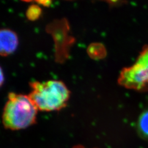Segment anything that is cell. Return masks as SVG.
<instances>
[{
  "label": "cell",
  "mask_w": 148,
  "mask_h": 148,
  "mask_svg": "<svg viewBox=\"0 0 148 148\" xmlns=\"http://www.w3.org/2000/svg\"><path fill=\"white\" fill-rule=\"evenodd\" d=\"M32 91L29 97L38 110L57 111L66 106L70 91L62 81L49 80L30 84Z\"/></svg>",
  "instance_id": "6da1fadb"
},
{
  "label": "cell",
  "mask_w": 148,
  "mask_h": 148,
  "mask_svg": "<svg viewBox=\"0 0 148 148\" xmlns=\"http://www.w3.org/2000/svg\"><path fill=\"white\" fill-rule=\"evenodd\" d=\"M137 131L140 137L148 140V109L142 112L138 117Z\"/></svg>",
  "instance_id": "5b68a950"
},
{
  "label": "cell",
  "mask_w": 148,
  "mask_h": 148,
  "mask_svg": "<svg viewBox=\"0 0 148 148\" xmlns=\"http://www.w3.org/2000/svg\"><path fill=\"white\" fill-rule=\"evenodd\" d=\"M118 82L127 89L138 92L148 90V46L143 48L135 63L122 69Z\"/></svg>",
  "instance_id": "3957f363"
},
{
  "label": "cell",
  "mask_w": 148,
  "mask_h": 148,
  "mask_svg": "<svg viewBox=\"0 0 148 148\" xmlns=\"http://www.w3.org/2000/svg\"><path fill=\"white\" fill-rule=\"evenodd\" d=\"M37 110L29 95L10 93L2 115L3 124L14 131L29 127L36 122Z\"/></svg>",
  "instance_id": "7a4b0ae2"
},
{
  "label": "cell",
  "mask_w": 148,
  "mask_h": 148,
  "mask_svg": "<svg viewBox=\"0 0 148 148\" xmlns=\"http://www.w3.org/2000/svg\"><path fill=\"white\" fill-rule=\"evenodd\" d=\"M18 45V38L16 33L10 29L1 31L0 52L2 56H7L16 51Z\"/></svg>",
  "instance_id": "277c9868"
},
{
  "label": "cell",
  "mask_w": 148,
  "mask_h": 148,
  "mask_svg": "<svg viewBox=\"0 0 148 148\" xmlns=\"http://www.w3.org/2000/svg\"><path fill=\"white\" fill-rule=\"evenodd\" d=\"M21 1H25V2H31L32 1H35V0H21Z\"/></svg>",
  "instance_id": "ba28073f"
},
{
  "label": "cell",
  "mask_w": 148,
  "mask_h": 148,
  "mask_svg": "<svg viewBox=\"0 0 148 148\" xmlns=\"http://www.w3.org/2000/svg\"><path fill=\"white\" fill-rule=\"evenodd\" d=\"M74 148H85L83 146L81 145H77V146H75L74 147Z\"/></svg>",
  "instance_id": "52a82bcc"
},
{
  "label": "cell",
  "mask_w": 148,
  "mask_h": 148,
  "mask_svg": "<svg viewBox=\"0 0 148 148\" xmlns=\"http://www.w3.org/2000/svg\"><path fill=\"white\" fill-rule=\"evenodd\" d=\"M41 10L40 7L36 5H32L27 10V16L31 21L37 19L41 14Z\"/></svg>",
  "instance_id": "8992f818"
}]
</instances>
